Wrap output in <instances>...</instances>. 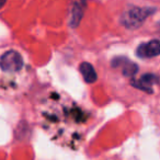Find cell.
I'll list each match as a JSON object with an SVG mask.
<instances>
[{"label":"cell","mask_w":160,"mask_h":160,"mask_svg":"<svg viewBox=\"0 0 160 160\" xmlns=\"http://www.w3.org/2000/svg\"><path fill=\"white\" fill-rule=\"evenodd\" d=\"M42 129L54 144L78 150L86 140L92 123L91 113L62 90L51 89L36 107Z\"/></svg>","instance_id":"cell-1"},{"label":"cell","mask_w":160,"mask_h":160,"mask_svg":"<svg viewBox=\"0 0 160 160\" xmlns=\"http://www.w3.org/2000/svg\"><path fill=\"white\" fill-rule=\"evenodd\" d=\"M33 69L23 52L14 47L0 49V97L17 98L30 88Z\"/></svg>","instance_id":"cell-2"},{"label":"cell","mask_w":160,"mask_h":160,"mask_svg":"<svg viewBox=\"0 0 160 160\" xmlns=\"http://www.w3.org/2000/svg\"><path fill=\"white\" fill-rule=\"evenodd\" d=\"M155 11L150 8L134 7L126 10L121 17V23L127 29H137L145 22L147 18Z\"/></svg>","instance_id":"cell-3"},{"label":"cell","mask_w":160,"mask_h":160,"mask_svg":"<svg viewBox=\"0 0 160 160\" xmlns=\"http://www.w3.org/2000/svg\"><path fill=\"white\" fill-rule=\"evenodd\" d=\"M136 53H137L138 57L142 58L155 57V56L160 55V41L152 40L148 43L140 44Z\"/></svg>","instance_id":"cell-4"},{"label":"cell","mask_w":160,"mask_h":160,"mask_svg":"<svg viewBox=\"0 0 160 160\" xmlns=\"http://www.w3.org/2000/svg\"><path fill=\"white\" fill-rule=\"evenodd\" d=\"M86 7L85 0H73L70 5V19L69 24L71 28H76L80 23L83 16V10Z\"/></svg>","instance_id":"cell-5"},{"label":"cell","mask_w":160,"mask_h":160,"mask_svg":"<svg viewBox=\"0 0 160 160\" xmlns=\"http://www.w3.org/2000/svg\"><path fill=\"white\" fill-rule=\"evenodd\" d=\"M79 70L87 83H92L97 80L96 70L92 67V65L89 64V62H81V65L79 67Z\"/></svg>","instance_id":"cell-6"},{"label":"cell","mask_w":160,"mask_h":160,"mask_svg":"<svg viewBox=\"0 0 160 160\" xmlns=\"http://www.w3.org/2000/svg\"><path fill=\"white\" fill-rule=\"evenodd\" d=\"M158 81V78L153 75H145L142 77V83H156Z\"/></svg>","instance_id":"cell-7"},{"label":"cell","mask_w":160,"mask_h":160,"mask_svg":"<svg viewBox=\"0 0 160 160\" xmlns=\"http://www.w3.org/2000/svg\"><path fill=\"white\" fill-rule=\"evenodd\" d=\"M6 2H7V0H0V9L6 5Z\"/></svg>","instance_id":"cell-8"}]
</instances>
